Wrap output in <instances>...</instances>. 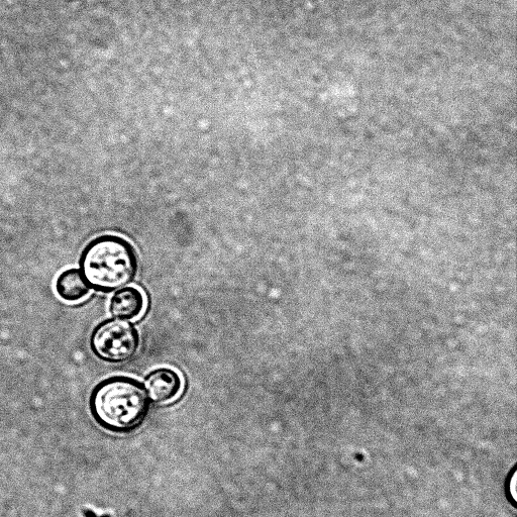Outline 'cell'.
<instances>
[{
  "label": "cell",
  "instance_id": "obj_1",
  "mask_svg": "<svg viewBox=\"0 0 517 517\" xmlns=\"http://www.w3.org/2000/svg\"><path fill=\"white\" fill-rule=\"evenodd\" d=\"M89 409L95 422L113 433L137 429L145 420L150 401L145 386L127 376L102 380L91 391Z\"/></svg>",
  "mask_w": 517,
  "mask_h": 517
},
{
  "label": "cell",
  "instance_id": "obj_2",
  "mask_svg": "<svg viewBox=\"0 0 517 517\" xmlns=\"http://www.w3.org/2000/svg\"><path fill=\"white\" fill-rule=\"evenodd\" d=\"M139 269L132 244L116 235L90 241L79 258V271L90 289L112 293L132 283Z\"/></svg>",
  "mask_w": 517,
  "mask_h": 517
},
{
  "label": "cell",
  "instance_id": "obj_3",
  "mask_svg": "<svg viewBox=\"0 0 517 517\" xmlns=\"http://www.w3.org/2000/svg\"><path fill=\"white\" fill-rule=\"evenodd\" d=\"M96 358L107 363L120 364L132 360L140 348V335L128 321L111 319L99 323L89 340Z\"/></svg>",
  "mask_w": 517,
  "mask_h": 517
},
{
  "label": "cell",
  "instance_id": "obj_4",
  "mask_svg": "<svg viewBox=\"0 0 517 517\" xmlns=\"http://www.w3.org/2000/svg\"><path fill=\"white\" fill-rule=\"evenodd\" d=\"M183 382L178 372L171 368H158L145 380V389L155 403L173 401L182 390Z\"/></svg>",
  "mask_w": 517,
  "mask_h": 517
},
{
  "label": "cell",
  "instance_id": "obj_5",
  "mask_svg": "<svg viewBox=\"0 0 517 517\" xmlns=\"http://www.w3.org/2000/svg\"><path fill=\"white\" fill-rule=\"evenodd\" d=\"M146 298L143 291L129 286L119 289L111 299L110 312L115 319L133 321L144 312Z\"/></svg>",
  "mask_w": 517,
  "mask_h": 517
},
{
  "label": "cell",
  "instance_id": "obj_6",
  "mask_svg": "<svg viewBox=\"0 0 517 517\" xmlns=\"http://www.w3.org/2000/svg\"><path fill=\"white\" fill-rule=\"evenodd\" d=\"M55 288L57 294L68 302L84 299L91 290L79 269H68L62 272L56 280Z\"/></svg>",
  "mask_w": 517,
  "mask_h": 517
}]
</instances>
